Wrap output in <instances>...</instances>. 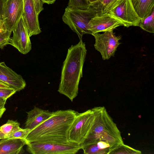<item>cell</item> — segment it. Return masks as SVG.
<instances>
[{"label": "cell", "instance_id": "6da1fadb", "mask_svg": "<svg viewBox=\"0 0 154 154\" xmlns=\"http://www.w3.org/2000/svg\"><path fill=\"white\" fill-rule=\"evenodd\" d=\"M77 113L72 109L53 112L48 119L31 130L26 138L27 143H71L68 139V132Z\"/></svg>", "mask_w": 154, "mask_h": 154}, {"label": "cell", "instance_id": "7a4b0ae2", "mask_svg": "<svg viewBox=\"0 0 154 154\" xmlns=\"http://www.w3.org/2000/svg\"><path fill=\"white\" fill-rule=\"evenodd\" d=\"M87 54L84 42L79 41L68 50L63 62L58 92L72 101L78 94L79 81L83 75V68Z\"/></svg>", "mask_w": 154, "mask_h": 154}, {"label": "cell", "instance_id": "3957f363", "mask_svg": "<svg viewBox=\"0 0 154 154\" xmlns=\"http://www.w3.org/2000/svg\"><path fill=\"white\" fill-rule=\"evenodd\" d=\"M94 119L89 134L83 144L106 142L115 148L124 143L121 132L103 106L92 109Z\"/></svg>", "mask_w": 154, "mask_h": 154}, {"label": "cell", "instance_id": "277c9868", "mask_svg": "<svg viewBox=\"0 0 154 154\" xmlns=\"http://www.w3.org/2000/svg\"><path fill=\"white\" fill-rule=\"evenodd\" d=\"M96 15L95 11L90 5L86 10L67 6L65 9L62 19L63 22L77 34L80 41H82L84 35L91 34L89 29V23L91 19Z\"/></svg>", "mask_w": 154, "mask_h": 154}, {"label": "cell", "instance_id": "5b68a950", "mask_svg": "<svg viewBox=\"0 0 154 154\" xmlns=\"http://www.w3.org/2000/svg\"><path fill=\"white\" fill-rule=\"evenodd\" d=\"M94 117L92 109L81 113L78 112L69 131V142L82 145L89 134Z\"/></svg>", "mask_w": 154, "mask_h": 154}, {"label": "cell", "instance_id": "8992f818", "mask_svg": "<svg viewBox=\"0 0 154 154\" xmlns=\"http://www.w3.org/2000/svg\"><path fill=\"white\" fill-rule=\"evenodd\" d=\"M108 12L125 26H139L141 19L135 11L131 0H117Z\"/></svg>", "mask_w": 154, "mask_h": 154}, {"label": "cell", "instance_id": "52a82bcc", "mask_svg": "<svg viewBox=\"0 0 154 154\" xmlns=\"http://www.w3.org/2000/svg\"><path fill=\"white\" fill-rule=\"evenodd\" d=\"M26 150L32 154H74L82 145L70 143L66 144L31 142L28 143Z\"/></svg>", "mask_w": 154, "mask_h": 154}, {"label": "cell", "instance_id": "ba28073f", "mask_svg": "<svg viewBox=\"0 0 154 154\" xmlns=\"http://www.w3.org/2000/svg\"><path fill=\"white\" fill-rule=\"evenodd\" d=\"M112 29L103 34L96 33L92 34L94 37L95 49L99 52L103 60L109 59L114 56L117 47L120 44V36H116Z\"/></svg>", "mask_w": 154, "mask_h": 154}, {"label": "cell", "instance_id": "9c48e42d", "mask_svg": "<svg viewBox=\"0 0 154 154\" xmlns=\"http://www.w3.org/2000/svg\"><path fill=\"white\" fill-rule=\"evenodd\" d=\"M13 35L9 45L21 54H26L31 49V43L28 30L23 15L12 31Z\"/></svg>", "mask_w": 154, "mask_h": 154}, {"label": "cell", "instance_id": "30bf717a", "mask_svg": "<svg viewBox=\"0 0 154 154\" xmlns=\"http://www.w3.org/2000/svg\"><path fill=\"white\" fill-rule=\"evenodd\" d=\"M24 0H6L3 17L8 30L12 32L22 16Z\"/></svg>", "mask_w": 154, "mask_h": 154}, {"label": "cell", "instance_id": "8fae6325", "mask_svg": "<svg viewBox=\"0 0 154 154\" xmlns=\"http://www.w3.org/2000/svg\"><path fill=\"white\" fill-rule=\"evenodd\" d=\"M123 26L122 23L109 12L101 15H96L89 23V29L91 33L104 32Z\"/></svg>", "mask_w": 154, "mask_h": 154}, {"label": "cell", "instance_id": "7c38bea8", "mask_svg": "<svg viewBox=\"0 0 154 154\" xmlns=\"http://www.w3.org/2000/svg\"><path fill=\"white\" fill-rule=\"evenodd\" d=\"M26 25L29 36L37 35L41 32L38 20V15L33 0H24L23 15Z\"/></svg>", "mask_w": 154, "mask_h": 154}, {"label": "cell", "instance_id": "4fadbf2b", "mask_svg": "<svg viewBox=\"0 0 154 154\" xmlns=\"http://www.w3.org/2000/svg\"><path fill=\"white\" fill-rule=\"evenodd\" d=\"M0 81L17 91L23 90L26 85L22 76L8 66L4 62H0Z\"/></svg>", "mask_w": 154, "mask_h": 154}, {"label": "cell", "instance_id": "5bb4252c", "mask_svg": "<svg viewBox=\"0 0 154 154\" xmlns=\"http://www.w3.org/2000/svg\"><path fill=\"white\" fill-rule=\"evenodd\" d=\"M27 113V117L25 127L32 130L48 119L52 115L53 112L35 106L32 109Z\"/></svg>", "mask_w": 154, "mask_h": 154}, {"label": "cell", "instance_id": "9a60e30c", "mask_svg": "<svg viewBox=\"0 0 154 154\" xmlns=\"http://www.w3.org/2000/svg\"><path fill=\"white\" fill-rule=\"evenodd\" d=\"M26 140L18 138L2 139L0 141V154H18L24 152L23 147L27 145Z\"/></svg>", "mask_w": 154, "mask_h": 154}, {"label": "cell", "instance_id": "2e32d148", "mask_svg": "<svg viewBox=\"0 0 154 154\" xmlns=\"http://www.w3.org/2000/svg\"><path fill=\"white\" fill-rule=\"evenodd\" d=\"M113 149L108 143L103 141L83 144L81 148L85 154H109Z\"/></svg>", "mask_w": 154, "mask_h": 154}, {"label": "cell", "instance_id": "e0dca14e", "mask_svg": "<svg viewBox=\"0 0 154 154\" xmlns=\"http://www.w3.org/2000/svg\"><path fill=\"white\" fill-rule=\"evenodd\" d=\"M131 1L135 11L141 20L154 8V0H131Z\"/></svg>", "mask_w": 154, "mask_h": 154}, {"label": "cell", "instance_id": "ac0fdd59", "mask_svg": "<svg viewBox=\"0 0 154 154\" xmlns=\"http://www.w3.org/2000/svg\"><path fill=\"white\" fill-rule=\"evenodd\" d=\"M20 123L16 121L8 120L0 126V140L5 139L9 134L20 129Z\"/></svg>", "mask_w": 154, "mask_h": 154}, {"label": "cell", "instance_id": "d6986e66", "mask_svg": "<svg viewBox=\"0 0 154 154\" xmlns=\"http://www.w3.org/2000/svg\"><path fill=\"white\" fill-rule=\"evenodd\" d=\"M117 0H100L90 5L94 9L96 15H101L109 12V10Z\"/></svg>", "mask_w": 154, "mask_h": 154}, {"label": "cell", "instance_id": "ffe728a7", "mask_svg": "<svg viewBox=\"0 0 154 154\" xmlns=\"http://www.w3.org/2000/svg\"><path fill=\"white\" fill-rule=\"evenodd\" d=\"M139 26L147 32L154 33V8L145 17L141 20Z\"/></svg>", "mask_w": 154, "mask_h": 154}, {"label": "cell", "instance_id": "44dd1931", "mask_svg": "<svg viewBox=\"0 0 154 154\" xmlns=\"http://www.w3.org/2000/svg\"><path fill=\"white\" fill-rule=\"evenodd\" d=\"M141 151L123 143L119 145L112 149L109 154H141Z\"/></svg>", "mask_w": 154, "mask_h": 154}, {"label": "cell", "instance_id": "7402d4cb", "mask_svg": "<svg viewBox=\"0 0 154 154\" xmlns=\"http://www.w3.org/2000/svg\"><path fill=\"white\" fill-rule=\"evenodd\" d=\"M31 130V129L27 128H20L9 134L5 139L18 138L26 140V138Z\"/></svg>", "mask_w": 154, "mask_h": 154}, {"label": "cell", "instance_id": "603a6c76", "mask_svg": "<svg viewBox=\"0 0 154 154\" xmlns=\"http://www.w3.org/2000/svg\"><path fill=\"white\" fill-rule=\"evenodd\" d=\"M16 92L14 89L11 88H0V97L6 100Z\"/></svg>", "mask_w": 154, "mask_h": 154}, {"label": "cell", "instance_id": "cb8c5ba5", "mask_svg": "<svg viewBox=\"0 0 154 154\" xmlns=\"http://www.w3.org/2000/svg\"><path fill=\"white\" fill-rule=\"evenodd\" d=\"M11 32L8 31L4 33L0 34V49H2L6 45H9Z\"/></svg>", "mask_w": 154, "mask_h": 154}, {"label": "cell", "instance_id": "d4e9b609", "mask_svg": "<svg viewBox=\"0 0 154 154\" xmlns=\"http://www.w3.org/2000/svg\"><path fill=\"white\" fill-rule=\"evenodd\" d=\"M33 1L36 11L39 15L40 12L44 10L43 4L40 0H33Z\"/></svg>", "mask_w": 154, "mask_h": 154}, {"label": "cell", "instance_id": "484cf974", "mask_svg": "<svg viewBox=\"0 0 154 154\" xmlns=\"http://www.w3.org/2000/svg\"><path fill=\"white\" fill-rule=\"evenodd\" d=\"M9 31L3 20H0V34L5 33Z\"/></svg>", "mask_w": 154, "mask_h": 154}, {"label": "cell", "instance_id": "4316f807", "mask_svg": "<svg viewBox=\"0 0 154 154\" xmlns=\"http://www.w3.org/2000/svg\"><path fill=\"white\" fill-rule=\"evenodd\" d=\"M5 1L6 0H0V20H3Z\"/></svg>", "mask_w": 154, "mask_h": 154}, {"label": "cell", "instance_id": "83f0119b", "mask_svg": "<svg viewBox=\"0 0 154 154\" xmlns=\"http://www.w3.org/2000/svg\"><path fill=\"white\" fill-rule=\"evenodd\" d=\"M43 4H46L48 5L54 4L56 0H40Z\"/></svg>", "mask_w": 154, "mask_h": 154}, {"label": "cell", "instance_id": "f1b7e54d", "mask_svg": "<svg viewBox=\"0 0 154 154\" xmlns=\"http://www.w3.org/2000/svg\"><path fill=\"white\" fill-rule=\"evenodd\" d=\"M6 110L5 105L0 106V119Z\"/></svg>", "mask_w": 154, "mask_h": 154}, {"label": "cell", "instance_id": "f546056e", "mask_svg": "<svg viewBox=\"0 0 154 154\" xmlns=\"http://www.w3.org/2000/svg\"><path fill=\"white\" fill-rule=\"evenodd\" d=\"M10 88V87L8 85L0 81V88Z\"/></svg>", "mask_w": 154, "mask_h": 154}, {"label": "cell", "instance_id": "4dcf8cb0", "mask_svg": "<svg viewBox=\"0 0 154 154\" xmlns=\"http://www.w3.org/2000/svg\"><path fill=\"white\" fill-rule=\"evenodd\" d=\"M90 5L93 4L98 2L100 0H86Z\"/></svg>", "mask_w": 154, "mask_h": 154}, {"label": "cell", "instance_id": "1f68e13d", "mask_svg": "<svg viewBox=\"0 0 154 154\" xmlns=\"http://www.w3.org/2000/svg\"><path fill=\"white\" fill-rule=\"evenodd\" d=\"M6 100H4L0 97V106L5 105V104Z\"/></svg>", "mask_w": 154, "mask_h": 154}]
</instances>
